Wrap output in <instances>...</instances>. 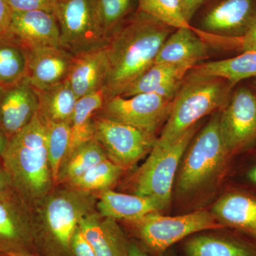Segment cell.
I'll return each mask as SVG.
<instances>
[{
  "mask_svg": "<svg viewBox=\"0 0 256 256\" xmlns=\"http://www.w3.org/2000/svg\"><path fill=\"white\" fill-rule=\"evenodd\" d=\"M173 30L140 10L114 30L106 44L108 62L102 88L106 100L122 95L150 68Z\"/></svg>",
  "mask_w": 256,
  "mask_h": 256,
  "instance_id": "6da1fadb",
  "label": "cell"
},
{
  "mask_svg": "<svg viewBox=\"0 0 256 256\" xmlns=\"http://www.w3.org/2000/svg\"><path fill=\"white\" fill-rule=\"evenodd\" d=\"M97 194L57 185L31 207L35 246L40 256H72L70 244L86 216L96 210Z\"/></svg>",
  "mask_w": 256,
  "mask_h": 256,
  "instance_id": "7a4b0ae2",
  "label": "cell"
},
{
  "mask_svg": "<svg viewBox=\"0 0 256 256\" xmlns=\"http://www.w3.org/2000/svg\"><path fill=\"white\" fill-rule=\"evenodd\" d=\"M2 162L15 192L30 207L54 188L47 152L46 126L38 112L10 138Z\"/></svg>",
  "mask_w": 256,
  "mask_h": 256,
  "instance_id": "3957f363",
  "label": "cell"
},
{
  "mask_svg": "<svg viewBox=\"0 0 256 256\" xmlns=\"http://www.w3.org/2000/svg\"><path fill=\"white\" fill-rule=\"evenodd\" d=\"M234 88L226 79L188 72L173 98L169 117L156 146H164L174 142L202 118L222 110Z\"/></svg>",
  "mask_w": 256,
  "mask_h": 256,
  "instance_id": "277c9868",
  "label": "cell"
},
{
  "mask_svg": "<svg viewBox=\"0 0 256 256\" xmlns=\"http://www.w3.org/2000/svg\"><path fill=\"white\" fill-rule=\"evenodd\" d=\"M198 128L195 124L168 146L154 144L148 159L132 176L133 194L154 198L164 210L169 207L176 171Z\"/></svg>",
  "mask_w": 256,
  "mask_h": 256,
  "instance_id": "5b68a950",
  "label": "cell"
},
{
  "mask_svg": "<svg viewBox=\"0 0 256 256\" xmlns=\"http://www.w3.org/2000/svg\"><path fill=\"white\" fill-rule=\"evenodd\" d=\"M220 114L194 136L185 152L178 178L181 194L196 191L220 172L230 159L220 126Z\"/></svg>",
  "mask_w": 256,
  "mask_h": 256,
  "instance_id": "8992f818",
  "label": "cell"
},
{
  "mask_svg": "<svg viewBox=\"0 0 256 256\" xmlns=\"http://www.w3.org/2000/svg\"><path fill=\"white\" fill-rule=\"evenodd\" d=\"M128 224L144 246L158 255L192 234L226 228L212 212L206 210H198L178 216H166L160 214V212H154Z\"/></svg>",
  "mask_w": 256,
  "mask_h": 256,
  "instance_id": "52a82bcc",
  "label": "cell"
},
{
  "mask_svg": "<svg viewBox=\"0 0 256 256\" xmlns=\"http://www.w3.org/2000/svg\"><path fill=\"white\" fill-rule=\"evenodd\" d=\"M94 140L105 150L108 158L124 170L130 169L156 144V134L96 114Z\"/></svg>",
  "mask_w": 256,
  "mask_h": 256,
  "instance_id": "ba28073f",
  "label": "cell"
},
{
  "mask_svg": "<svg viewBox=\"0 0 256 256\" xmlns=\"http://www.w3.org/2000/svg\"><path fill=\"white\" fill-rule=\"evenodd\" d=\"M60 30V45L72 54L104 46L94 0H58L54 13Z\"/></svg>",
  "mask_w": 256,
  "mask_h": 256,
  "instance_id": "9c48e42d",
  "label": "cell"
},
{
  "mask_svg": "<svg viewBox=\"0 0 256 256\" xmlns=\"http://www.w3.org/2000/svg\"><path fill=\"white\" fill-rule=\"evenodd\" d=\"M220 132L230 158L256 143V92L239 87L230 96L220 117Z\"/></svg>",
  "mask_w": 256,
  "mask_h": 256,
  "instance_id": "30bf717a",
  "label": "cell"
},
{
  "mask_svg": "<svg viewBox=\"0 0 256 256\" xmlns=\"http://www.w3.org/2000/svg\"><path fill=\"white\" fill-rule=\"evenodd\" d=\"M172 100L152 92L114 96L105 101L97 114L156 134L169 117Z\"/></svg>",
  "mask_w": 256,
  "mask_h": 256,
  "instance_id": "8fae6325",
  "label": "cell"
},
{
  "mask_svg": "<svg viewBox=\"0 0 256 256\" xmlns=\"http://www.w3.org/2000/svg\"><path fill=\"white\" fill-rule=\"evenodd\" d=\"M36 254L32 208L12 191L0 196V254Z\"/></svg>",
  "mask_w": 256,
  "mask_h": 256,
  "instance_id": "7c38bea8",
  "label": "cell"
},
{
  "mask_svg": "<svg viewBox=\"0 0 256 256\" xmlns=\"http://www.w3.org/2000/svg\"><path fill=\"white\" fill-rule=\"evenodd\" d=\"M256 23V0H220L202 18L203 32L226 38L244 36Z\"/></svg>",
  "mask_w": 256,
  "mask_h": 256,
  "instance_id": "4fadbf2b",
  "label": "cell"
},
{
  "mask_svg": "<svg viewBox=\"0 0 256 256\" xmlns=\"http://www.w3.org/2000/svg\"><path fill=\"white\" fill-rule=\"evenodd\" d=\"M38 111L36 92L26 76L0 87V130L10 139L26 127Z\"/></svg>",
  "mask_w": 256,
  "mask_h": 256,
  "instance_id": "5bb4252c",
  "label": "cell"
},
{
  "mask_svg": "<svg viewBox=\"0 0 256 256\" xmlns=\"http://www.w3.org/2000/svg\"><path fill=\"white\" fill-rule=\"evenodd\" d=\"M8 32L28 50L60 46L58 21L48 12H12Z\"/></svg>",
  "mask_w": 256,
  "mask_h": 256,
  "instance_id": "9a60e30c",
  "label": "cell"
},
{
  "mask_svg": "<svg viewBox=\"0 0 256 256\" xmlns=\"http://www.w3.org/2000/svg\"><path fill=\"white\" fill-rule=\"evenodd\" d=\"M74 55L60 46L28 50L26 77L35 89L60 84L68 78Z\"/></svg>",
  "mask_w": 256,
  "mask_h": 256,
  "instance_id": "2e32d148",
  "label": "cell"
},
{
  "mask_svg": "<svg viewBox=\"0 0 256 256\" xmlns=\"http://www.w3.org/2000/svg\"><path fill=\"white\" fill-rule=\"evenodd\" d=\"M108 72L106 44L74 55L67 82L78 98L102 90Z\"/></svg>",
  "mask_w": 256,
  "mask_h": 256,
  "instance_id": "e0dca14e",
  "label": "cell"
},
{
  "mask_svg": "<svg viewBox=\"0 0 256 256\" xmlns=\"http://www.w3.org/2000/svg\"><path fill=\"white\" fill-rule=\"evenodd\" d=\"M79 228L96 256H128L130 242L117 220L95 210L82 218Z\"/></svg>",
  "mask_w": 256,
  "mask_h": 256,
  "instance_id": "ac0fdd59",
  "label": "cell"
},
{
  "mask_svg": "<svg viewBox=\"0 0 256 256\" xmlns=\"http://www.w3.org/2000/svg\"><path fill=\"white\" fill-rule=\"evenodd\" d=\"M225 227L234 228L256 238V194L242 188L224 194L212 212Z\"/></svg>",
  "mask_w": 256,
  "mask_h": 256,
  "instance_id": "d6986e66",
  "label": "cell"
},
{
  "mask_svg": "<svg viewBox=\"0 0 256 256\" xmlns=\"http://www.w3.org/2000/svg\"><path fill=\"white\" fill-rule=\"evenodd\" d=\"M208 56V44L188 26L176 28L168 36L154 63L174 64L192 69Z\"/></svg>",
  "mask_w": 256,
  "mask_h": 256,
  "instance_id": "ffe728a7",
  "label": "cell"
},
{
  "mask_svg": "<svg viewBox=\"0 0 256 256\" xmlns=\"http://www.w3.org/2000/svg\"><path fill=\"white\" fill-rule=\"evenodd\" d=\"M186 256H256V238L242 232L232 235L197 234L185 242Z\"/></svg>",
  "mask_w": 256,
  "mask_h": 256,
  "instance_id": "44dd1931",
  "label": "cell"
},
{
  "mask_svg": "<svg viewBox=\"0 0 256 256\" xmlns=\"http://www.w3.org/2000/svg\"><path fill=\"white\" fill-rule=\"evenodd\" d=\"M163 210L161 205L151 197L120 193L112 190L97 194L96 210L100 215L127 223Z\"/></svg>",
  "mask_w": 256,
  "mask_h": 256,
  "instance_id": "7402d4cb",
  "label": "cell"
},
{
  "mask_svg": "<svg viewBox=\"0 0 256 256\" xmlns=\"http://www.w3.org/2000/svg\"><path fill=\"white\" fill-rule=\"evenodd\" d=\"M191 68L169 64H153L121 95L124 97L140 94H156L173 100Z\"/></svg>",
  "mask_w": 256,
  "mask_h": 256,
  "instance_id": "603a6c76",
  "label": "cell"
},
{
  "mask_svg": "<svg viewBox=\"0 0 256 256\" xmlns=\"http://www.w3.org/2000/svg\"><path fill=\"white\" fill-rule=\"evenodd\" d=\"M34 89L38 101V114L44 120L72 121L78 98L67 80L43 89Z\"/></svg>",
  "mask_w": 256,
  "mask_h": 256,
  "instance_id": "cb8c5ba5",
  "label": "cell"
},
{
  "mask_svg": "<svg viewBox=\"0 0 256 256\" xmlns=\"http://www.w3.org/2000/svg\"><path fill=\"white\" fill-rule=\"evenodd\" d=\"M105 101L102 89L78 99L70 121L72 137L67 156L78 146L94 140V117Z\"/></svg>",
  "mask_w": 256,
  "mask_h": 256,
  "instance_id": "d4e9b609",
  "label": "cell"
},
{
  "mask_svg": "<svg viewBox=\"0 0 256 256\" xmlns=\"http://www.w3.org/2000/svg\"><path fill=\"white\" fill-rule=\"evenodd\" d=\"M190 72L226 79L235 86L245 79L256 78V52H244L234 58L198 64Z\"/></svg>",
  "mask_w": 256,
  "mask_h": 256,
  "instance_id": "484cf974",
  "label": "cell"
},
{
  "mask_svg": "<svg viewBox=\"0 0 256 256\" xmlns=\"http://www.w3.org/2000/svg\"><path fill=\"white\" fill-rule=\"evenodd\" d=\"M28 63V48L9 32L0 33V87L24 78Z\"/></svg>",
  "mask_w": 256,
  "mask_h": 256,
  "instance_id": "4316f807",
  "label": "cell"
},
{
  "mask_svg": "<svg viewBox=\"0 0 256 256\" xmlns=\"http://www.w3.org/2000/svg\"><path fill=\"white\" fill-rule=\"evenodd\" d=\"M108 158L105 150L96 140L82 144L66 158L60 166L56 186L68 184L94 165Z\"/></svg>",
  "mask_w": 256,
  "mask_h": 256,
  "instance_id": "83f0119b",
  "label": "cell"
},
{
  "mask_svg": "<svg viewBox=\"0 0 256 256\" xmlns=\"http://www.w3.org/2000/svg\"><path fill=\"white\" fill-rule=\"evenodd\" d=\"M124 171L126 170L124 168L114 164L110 160L106 159L94 165L86 172L66 185L82 191L98 194L111 190Z\"/></svg>",
  "mask_w": 256,
  "mask_h": 256,
  "instance_id": "f1b7e54d",
  "label": "cell"
},
{
  "mask_svg": "<svg viewBox=\"0 0 256 256\" xmlns=\"http://www.w3.org/2000/svg\"><path fill=\"white\" fill-rule=\"evenodd\" d=\"M44 121L46 126L48 160L56 186L60 166L70 148L72 126L70 122H54L44 120Z\"/></svg>",
  "mask_w": 256,
  "mask_h": 256,
  "instance_id": "f546056e",
  "label": "cell"
},
{
  "mask_svg": "<svg viewBox=\"0 0 256 256\" xmlns=\"http://www.w3.org/2000/svg\"><path fill=\"white\" fill-rule=\"evenodd\" d=\"M138 2L140 11L170 28L190 26L182 0H138Z\"/></svg>",
  "mask_w": 256,
  "mask_h": 256,
  "instance_id": "4dcf8cb0",
  "label": "cell"
},
{
  "mask_svg": "<svg viewBox=\"0 0 256 256\" xmlns=\"http://www.w3.org/2000/svg\"><path fill=\"white\" fill-rule=\"evenodd\" d=\"M134 0H94L102 36L108 38L132 12Z\"/></svg>",
  "mask_w": 256,
  "mask_h": 256,
  "instance_id": "1f68e13d",
  "label": "cell"
},
{
  "mask_svg": "<svg viewBox=\"0 0 256 256\" xmlns=\"http://www.w3.org/2000/svg\"><path fill=\"white\" fill-rule=\"evenodd\" d=\"M198 33L207 44L217 45L225 50H238L240 53L256 52V23L244 36L238 38L217 36L202 31Z\"/></svg>",
  "mask_w": 256,
  "mask_h": 256,
  "instance_id": "d6a6232c",
  "label": "cell"
},
{
  "mask_svg": "<svg viewBox=\"0 0 256 256\" xmlns=\"http://www.w3.org/2000/svg\"><path fill=\"white\" fill-rule=\"evenodd\" d=\"M12 12L42 10L54 14L58 0H6Z\"/></svg>",
  "mask_w": 256,
  "mask_h": 256,
  "instance_id": "836d02e7",
  "label": "cell"
},
{
  "mask_svg": "<svg viewBox=\"0 0 256 256\" xmlns=\"http://www.w3.org/2000/svg\"><path fill=\"white\" fill-rule=\"evenodd\" d=\"M70 252L72 256H96L92 244L86 238L79 226L70 240Z\"/></svg>",
  "mask_w": 256,
  "mask_h": 256,
  "instance_id": "e575fe53",
  "label": "cell"
},
{
  "mask_svg": "<svg viewBox=\"0 0 256 256\" xmlns=\"http://www.w3.org/2000/svg\"><path fill=\"white\" fill-rule=\"evenodd\" d=\"M252 160L242 170V178L246 184L256 191V152Z\"/></svg>",
  "mask_w": 256,
  "mask_h": 256,
  "instance_id": "d590c367",
  "label": "cell"
},
{
  "mask_svg": "<svg viewBox=\"0 0 256 256\" xmlns=\"http://www.w3.org/2000/svg\"><path fill=\"white\" fill-rule=\"evenodd\" d=\"M12 11L6 0H0V33L9 31Z\"/></svg>",
  "mask_w": 256,
  "mask_h": 256,
  "instance_id": "8d00e7d4",
  "label": "cell"
},
{
  "mask_svg": "<svg viewBox=\"0 0 256 256\" xmlns=\"http://www.w3.org/2000/svg\"><path fill=\"white\" fill-rule=\"evenodd\" d=\"M14 190L9 174L6 172L2 162L0 161V196Z\"/></svg>",
  "mask_w": 256,
  "mask_h": 256,
  "instance_id": "74e56055",
  "label": "cell"
},
{
  "mask_svg": "<svg viewBox=\"0 0 256 256\" xmlns=\"http://www.w3.org/2000/svg\"><path fill=\"white\" fill-rule=\"evenodd\" d=\"M206 0H182L184 6L185 13L186 18L190 22V20L193 18L194 15L196 12Z\"/></svg>",
  "mask_w": 256,
  "mask_h": 256,
  "instance_id": "f35d334b",
  "label": "cell"
},
{
  "mask_svg": "<svg viewBox=\"0 0 256 256\" xmlns=\"http://www.w3.org/2000/svg\"><path fill=\"white\" fill-rule=\"evenodd\" d=\"M128 256H150L137 242H130Z\"/></svg>",
  "mask_w": 256,
  "mask_h": 256,
  "instance_id": "ab89813d",
  "label": "cell"
},
{
  "mask_svg": "<svg viewBox=\"0 0 256 256\" xmlns=\"http://www.w3.org/2000/svg\"><path fill=\"white\" fill-rule=\"evenodd\" d=\"M10 138L0 130V161H2L5 151L9 144Z\"/></svg>",
  "mask_w": 256,
  "mask_h": 256,
  "instance_id": "60d3db41",
  "label": "cell"
},
{
  "mask_svg": "<svg viewBox=\"0 0 256 256\" xmlns=\"http://www.w3.org/2000/svg\"><path fill=\"white\" fill-rule=\"evenodd\" d=\"M8 256H40L33 254H13Z\"/></svg>",
  "mask_w": 256,
  "mask_h": 256,
  "instance_id": "b9f144b4",
  "label": "cell"
},
{
  "mask_svg": "<svg viewBox=\"0 0 256 256\" xmlns=\"http://www.w3.org/2000/svg\"><path fill=\"white\" fill-rule=\"evenodd\" d=\"M159 256H174L172 255V254H171L170 252H168V250L166 252H163V254H160Z\"/></svg>",
  "mask_w": 256,
  "mask_h": 256,
  "instance_id": "7bdbcfd3",
  "label": "cell"
},
{
  "mask_svg": "<svg viewBox=\"0 0 256 256\" xmlns=\"http://www.w3.org/2000/svg\"><path fill=\"white\" fill-rule=\"evenodd\" d=\"M252 90L256 92V78L252 82Z\"/></svg>",
  "mask_w": 256,
  "mask_h": 256,
  "instance_id": "ee69618b",
  "label": "cell"
},
{
  "mask_svg": "<svg viewBox=\"0 0 256 256\" xmlns=\"http://www.w3.org/2000/svg\"><path fill=\"white\" fill-rule=\"evenodd\" d=\"M0 256H8L1 255V254H0Z\"/></svg>",
  "mask_w": 256,
  "mask_h": 256,
  "instance_id": "f6af8a7d",
  "label": "cell"
}]
</instances>
